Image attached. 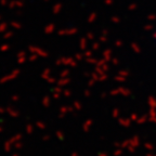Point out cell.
I'll use <instances>...</instances> for the list:
<instances>
[{
	"label": "cell",
	"instance_id": "6da1fadb",
	"mask_svg": "<svg viewBox=\"0 0 156 156\" xmlns=\"http://www.w3.org/2000/svg\"><path fill=\"white\" fill-rule=\"evenodd\" d=\"M153 39H154V42L156 43V28H155L154 33H153Z\"/></svg>",
	"mask_w": 156,
	"mask_h": 156
}]
</instances>
